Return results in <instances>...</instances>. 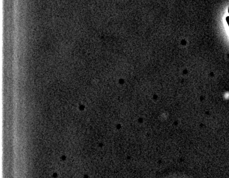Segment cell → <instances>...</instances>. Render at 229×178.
Listing matches in <instances>:
<instances>
[{"mask_svg":"<svg viewBox=\"0 0 229 178\" xmlns=\"http://www.w3.org/2000/svg\"><path fill=\"white\" fill-rule=\"evenodd\" d=\"M226 20L227 23V24H228L229 27V16H227V17H226Z\"/></svg>","mask_w":229,"mask_h":178,"instance_id":"cell-1","label":"cell"},{"mask_svg":"<svg viewBox=\"0 0 229 178\" xmlns=\"http://www.w3.org/2000/svg\"><path fill=\"white\" fill-rule=\"evenodd\" d=\"M228 12H229V8H228Z\"/></svg>","mask_w":229,"mask_h":178,"instance_id":"cell-2","label":"cell"}]
</instances>
